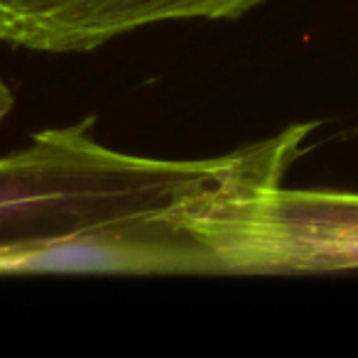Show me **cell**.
<instances>
[{"instance_id": "1", "label": "cell", "mask_w": 358, "mask_h": 358, "mask_svg": "<svg viewBox=\"0 0 358 358\" xmlns=\"http://www.w3.org/2000/svg\"><path fill=\"white\" fill-rule=\"evenodd\" d=\"M314 130L292 123L194 159L108 148L94 118L40 130L0 157V275L229 278L238 226Z\"/></svg>"}, {"instance_id": "2", "label": "cell", "mask_w": 358, "mask_h": 358, "mask_svg": "<svg viewBox=\"0 0 358 358\" xmlns=\"http://www.w3.org/2000/svg\"><path fill=\"white\" fill-rule=\"evenodd\" d=\"M358 270V192L289 189L263 194L229 248V278Z\"/></svg>"}, {"instance_id": "3", "label": "cell", "mask_w": 358, "mask_h": 358, "mask_svg": "<svg viewBox=\"0 0 358 358\" xmlns=\"http://www.w3.org/2000/svg\"><path fill=\"white\" fill-rule=\"evenodd\" d=\"M265 3L270 0H0V45L81 55L148 27L241 20Z\"/></svg>"}, {"instance_id": "4", "label": "cell", "mask_w": 358, "mask_h": 358, "mask_svg": "<svg viewBox=\"0 0 358 358\" xmlns=\"http://www.w3.org/2000/svg\"><path fill=\"white\" fill-rule=\"evenodd\" d=\"M13 103H15V99H13V91H10V86H8V81L3 79V74H0V123L10 115Z\"/></svg>"}, {"instance_id": "5", "label": "cell", "mask_w": 358, "mask_h": 358, "mask_svg": "<svg viewBox=\"0 0 358 358\" xmlns=\"http://www.w3.org/2000/svg\"><path fill=\"white\" fill-rule=\"evenodd\" d=\"M356 135H358V123H356Z\"/></svg>"}]
</instances>
